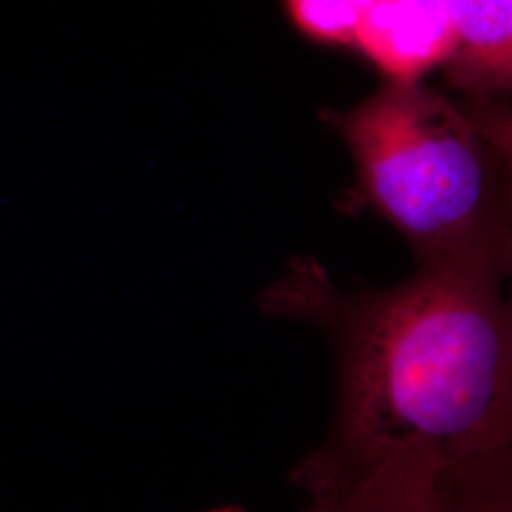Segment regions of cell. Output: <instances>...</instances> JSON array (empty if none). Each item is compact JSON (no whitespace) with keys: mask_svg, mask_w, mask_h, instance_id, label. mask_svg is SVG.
Wrapping results in <instances>:
<instances>
[{"mask_svg":"<svg viewBox=\"0 0 512 512\" xmlns=\"http://www.w3.org/2000/svg\"><path fill=\"white\" fill-rule=\"evenodd\" d=\"M435 459L397 450H359L325 439L293 469L304 512H454Z\"/></svg>","mask_w":512,"mask_h":512,"instance_id":"cell-3","label":"cell"},{"mask_svg":"<svg viewBox=\"0 0 512 512\" xmlns=\"http://www.w3.org/2000/svg\"><path fill=\"white\" fill-rule=\"evenodd\" d=\"M476 128L492 143V147L512 165V105L503 99L467 97L463 105Z\"/></svg>","mask_w":512,"mask_h":512,"instance_id":"cell-8","label":"cell"},{"mask_svg":"<svg viewBox=\"0 0 512 512\" xmlns=\"http://www.w3.org/2000/svg\"><path fill=\"white\" fill-rule=\"evenodd\" d=\"M209 512H245L243 509H239V507H220V509H217V511H209Z\"/></svg>","mask_w":512,"mask_h":512,"instance_id":"cell-10","label":"cell"},{"mask_svg":"<svg viewBox=\"0 0 512 512\" xmlns=\"http://www.w3.org/2000/svg\"><path fill=\"white\" fill-rule=\"evenodd\" d=\"M458 52L444 67L452 88L467 97H512V0H450Z\"/></svg>","mask_w":512,"mask_h":512,"instance_id":"cell-5","label":"cell"},{"mask_svg":"<svg viewBox=\"0 0 512 512\" xmlns=\"http://www.w3.org/2000/svg\"><path fill=\"white\" fill-rule=\"evenodd\" d=\"M507 270L492 260L416 264L387 289L342 291L296 258L260 308L321 330L338 366L327 439L456 465L512 448Z\"/></svg>","mask_w":512,"mask_h":512,"instance_id":"cell-1","label":"cell"},{"mask_svg":"<svg viewBox=\"0 0 512 512\" xmlns=\"http://www.w3.org/2000/svg\"><path fill=\"white\" fill-rule=\"evenodd\" d=\"M444 482L454 512H512V448L448 465Z\"/></svg>","mask_w":512,"mask_h":512,"instance_id":"cell-6","label":"cell"},{"mask_svg":"<svg viewBox=\"0 0 512 512\" xmlns=\"http://www.w3.org/2000/svg\"><path fill=\"white\" fill-rule=\"evenodd\" d=\"M450 0H372L355 46L385 82L412 84L444 69L458 52Z\"/></svg>","mask_w":512,"mask_h":512,"instance_id":"cell-4","label":"cell"},{"mask_svg":"<svg viewBox=\"0 0 512 512\" xmlns=\"http://www.w3.org/2000/svg\"><path fill=\"white\" fill-rule=\"evenodd\" d=\"M503 158V156H501ZM509 167V181H511V220H509V249H507V275L512 279V165L507 162ZM507 315H509V327L512 334V296L507 298Z\"/></svg>","mask_w":512,"mask_h":512,"instance_id":"cell-9","label":"cell"},{"mask_svg":"<svg viewBox=\"0 0 512 512\" xmlns=\"http://www.w3.org/2000/svg\"><path fill=\"white\" fill-rule=\"evenodd\" d=\"M372 0H285L294 27L325 46H355Z\"/></svg>","mask_w":512,"mask_h":512,"instance_id":"cell-7","label":"cell"},{"mask_svg":"<svg viewBox=\"0 0 512 512\" xmlns=\"http://www.w3.org/2000/svg\"><path fill=\"white\" fill-rule=\"evenodd\" d=\"M332 124L366 202L416 264L492 260L507 270L509 167L463 105L421 82H385Z\"/></svg>","mask_w":512,"mask_h":512,"instance_id":"cell-2","label":"cell"}]
</instances>
